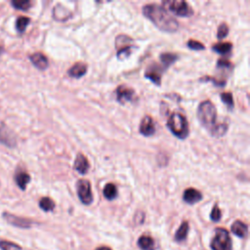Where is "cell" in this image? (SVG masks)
Returning a JSON list of instances; mask_svg holds the SVG:
<instances>
[{
  "label": "cell",
  "mask_w": 250,
  "mask_h": 250,
  "mask_svg": "<svg viewBox=\"0 0 250 250\" xmlns=\"http://www.w3.org/2000/svg\"><path fill=\"white\" fill-rule=\"evenodd\" d=\"M143 14L162 31L175 32L179 28L178 21L172 17L162 6L146 4L143 7Z\"/></svg>",
  "instance_id": "obj_1"
},
{
  "label": "cell",
  "mask_w": 250,
  "mask_h": 250,
  "mask_svg": "<svg viewBox=\"0 0 250 250\" xmlns=\"http://www.w3.org/2000/svg\"><path fill=\"white\" fill-rule=\"evenodd\" d=\"M197 116L200 123L211 131L216 126L217 119V109L213 103L210 101L202 102L197 109Z\"/></svg>",
  "instance_id": "obj_2"
},
{
  "label": "cell",
  "mask_w": 250,
  "mask_h": 250,
  "mask_svg": "<svg viewBox=\"0 0 250 250\" xmlns=\"http://www.w3.org/2000/svg\"><path fill=\"white\" fill-rule=\"evenodd\" d=\"M167 127L179 139H186L188 135V124L184 115L179 112H173L168 120Z\"/></svg>",
  "instance_id": "obj_3"
},
{
  "label": "cell",
  "mask_w": 250,
  "mask_h": 250,
  "mask_svg": "<svg viewBox=\"0 0 250 250\" xmlns=\"http://www.w3.org/2000/svg\"><path fill=\"white\" fill-rule=\"evenodd\" d=\"M210 247L212 250H232V241L229 231L223 228L216 229Z\"/></svg>",
  "instance_id": "obj_4"
},
{
  "label": "cell",
  "mask_w": 250,
  "mask_h": 250,
  "mask_svg": "<svg viewBox=\"0 0 250 250\" xmlns=\"http://www.w3.org/2000/svg\"><path fill=\"white\" fill-rule=\"evenodd\" d=\"M77 195L80 201L85 205H90L93 202V193L91 189V184L88 180L80 179L76 183Z\"/></svg>",
  "instance_id": "obj_5"
},
{
  "label": "cell",
  "mask_w": 250,
  "mask_h": 250,
  "mask_svg": "<svg viewBox=\"0 0 250 250\" xmlns=\"http://www.w3.org/2000/svg\"><path fill=\"white\" fill-rule=\"evenodd\" d=\"M163 5L166 6L173 14L180 17H188L192 14L190 6L183 0H174L163 2Z\"/></svg>",
  "instance_id": "obj_6"
},
{
  "label": "cell",
  "mask_w": 250,
  "mask_h": 250,
  "mask_svg": "<svg viewBox=\"0 0 250 250\" xmlns=\"http://www.w3.org/2000/svg\"><path fill=\"white\" fill-rule=\"evenodd\" d=\"M4 220L14 226V227H17V228H21V229H28V228H31L34 224L33 221L29 220V219H26V218H22V217H19V216H16L14 214H11V213H8V212H4L2 214Z\"/></svg>",
  "instance_id": "obj_7"
},
{
  "label": "cell",
  "mask_w": 250,
  "mask_h": 250,
  "mask_svg": "<svg viewBox=\"0 0 250 250\" xmlns=\"http://www.w3.org/2000/svg\"><path fill=\"white\" fill-rule=\"evenodd\" d=\"M140 133L143 136L149 137L155 133V126L152 118L150 116H145L140 124Z\"/></svg>",
  "instance_id": "obj_8"
},
{
  "label": "cell",
  "mask_w": 250,
  "mask_h": 250,
  "mask_svg": "<svg viewBox=\"0 0 250 250\" xmlns=\"http://www.w3.org/2000/svg\"><path fill=\"white\" fill-rule=\"evenodd\" d=\"M135 96L134 90L124 86L120 85L116 89V99L119 103H124V102H130L133 101V98Z\"/></svg>",
  "instance_id": "obj_9"
},
{
  "label": "cell",
  "mask_w": 250,
  "mask_h": 250,
  "mask_svg": "<svg viewBox=\"0 0 250 250\" xmlns=\"http://www.w3.org/2000/svg\"><path fill=\"white\" fill-rule=\"evenodd\" d=\"M161 68L157 65V64H152L149 65L145 73V76L151 80L154 84L156 85H160L161 83Z\"/></svg>",
  "instance_id": "obj_10"
},
{
  "label": "cell",
  "mask_w": 250,
  "mask_h": 250,
  "mask_svg": "<svg viewBox=\"0 0 250 250\" xmlns=\"http://www.w3.org/2000/svg\"><path fill=\"white\" fill-rule=\"evenodd\" d=\"M29 60L31 61L32 64L36 68H38L40 70H45L48 67V65H49L48 59L42 53H34V54H32L29 57Z\"/></svg>",
  "instance_id": "obj_11"
},
{
  "label": "cell",
  "mask_w": 250,
  "mask_h": 250,
  "mask_svg": "<svg viewBox=\"0 0 250 250\" xmlns=\"http://www.w3.org/2000/svg\"><path fill=\"white\" fill-rule=\"evenodd\" d=\"M183 199H184L185 202H187L188 204H194V203H196V202H198L202 199V194L197 189L192 188H188L184 191Z\"/></svg>",
  "instance_id": "obj_12"
},
{
  "label": "cell",
  "mask_w": 250,
  "mask_h": 250,
  "mask_svg": "<svg viewBox=\"0 0 250 250\" xmlns=\"http://www.w3.org/2000/svg\"><path fill=\"white\" fill-rule=\"evenodd\" d=\"M230 230L239 238H245L248 235V226L239 220H236L232 223Z\"/></svg>",
  "instance_id": "obj_13"
},
{
  "label": "cell",
  "mask_w": 250,
  "mask_h": 250,
  "mask_svg": "<svg viewBox=\"0 0 250 250\" xmlns=\"http://www.w3.org/2000/svg\"><path fill=\"white\" fill-rule=\"evenodd\" d=\"M0 143L6 145L8 146H13L16 144V140H15L13 134L2 123H0Z\"/></svg>",
  "instance_id": "obj_14"
},
{
  "label": "cell",
  "mask_w": 250,
  "mask_h": 250,
  "mask_svg": "<svg viewBox=\"0 0 250 250\" xmlns=\"http://www.w3.org/2000/svg\"><path fill=\"white\" fill-rule=\"evenodd\" d=\"M74 169L79 174H86L89 170V162L86 156H84L82 153H78L75 161H74Z\"/></svg>",
  "instance_id": "obj_15"
},
{
  "label": "cell",
  "mask_w": 250,
  "mask_h": 250,
  "mask_svg": "<svg viewBox=\"0 0 250 250\" xmlns=\"http://www.w3.org/2000/svg\"><path fill=\"white\" fill-rule=\"evenodd\" d=\"M87 71V65L82 62H78L76 63H74L67 71L68 75H70L71 77H75V78H79L81 76H83Z\"/></svg>",
  "instance_id": "obj_16"
},
{
  "label": "cell",
  "mask_w": 250,
  "mask_h": 250,
  "mask_svg": "<svg viewBox=\"0 0 250 250\" xmlns=\"http://www.w3.org/2000/svg\"><path fill=\"white\" fill-rule=\"evenodd\" d=\"M137 244L142 250H155V242L153 238L149 235L145 234L140 236Z\"/></svg>",
  "instance_id": "obj_17"
},
{
  "label": "cell",
  "mask_w": 250,
  "mask_h": 250,
  "mask_svg": "<svg viewBox=\"0 0 250 250\" xmlns=\"http://www.w3.org/2000/svg\"><path fill=\"white\" fill-rule=\"evenodd\" d=\"M15 181H16V184L18 185V187L24 190L27 184L30 182V176L28 173L24 172V171H18L15 175Z\"/></svg>",
  "instance_id": "obj_18"
},
{
  "label": "cell",
  "mask_w": 250,
  "mask_h": 250,
  "mask_svg": "<svg viewBox=\"0 0 250 250\" xmlns=\"http://www.w3.org/2000/svg\"><path fill=\"white\" fill-rule=\"evenodd\" d=\"M188 229H189L188 222L184 221L181 224V226L179 227V229H177L176 233H175V240L178 241V242L186 240V238L188 236Z\"/></svg>",
  "instance_id": "obj_19"
},
{
  "label": "cell",
  "mask_w": 250,
  "mask_h": 250,
  "mask_svg": "<svg viewBox=\"0 0 250 250\" xmlns=\"http://www.w3.org/2000/svg\"><path fill=\"white\" fill-rule=\"evenodd\" d=\"M131 43H132V39L130 37H128L126 35H119L116 37L115 46H116L117 51H119V50H122V49L132 46Z\"/></svg>",
  "instance_id": "obj_20"
},
{
  "label": "cell",
  "mask_w": 250,
  "mask_h": 250,
  "mask_svg": "<svg viewBox=\"0 0 250 250\" xmlns=\"http://www.w3.org/2000/svg\"><path fill=\"white\" fill-rule=\"evenodd\" d=\"M104 195L108 200H113L117 196V189L114 184L108 183L104 188Z\"/></svg>",
  "instance_id": "obj_21"
},
{
  "label": "cell",
  "mask_w": 250,
  "mask_h": 250,
  "mask_svg": "<svg viewBox=\"0 0 250 250\" xmlns=\"http://www.w3.org/2000/svg\"><path fill=\"white\" fill-rule=\"evenodd\" d=\"M39 207L45 212H50L54 210L55 202L50 197H42L39 201Z\"/></svg>",
  "instance_id": "obj_22"
},
{
  "label": "cell",
  "mask_w": 250,
  "mask_h": 250,
  "mask_svg": "<svg viewBox=\"0 0 250 250\" xmlns=\"http://www.w3.org/2000/svg\"><path fill=\"white\" fill-rule=\"evenodd\" d=\"M231 43L229 42H222V43H217L213 46V50L219 54L225 55L228 54L231 50Z\"/></svg>",
  "instance_id": "obj_23"
},
{
  "label": "cell",
  "mask_w": 250,
  "mask_h": 250,
  "mask_svg": "<svg viewBox=\"0 0 250 250\" xmlns=\"http://www.w3.org/2000/svg\"><path fill=\"white\" fill-rule=\"evenodd\" d=\"M177 59L178 57L171 53H164L160 55V61L164 65V67H168L169 65H171Z\"/></svg>",
  "instance_id": "obj_24"
},
{
  "label": "cell",
  "mask_w": 250,
  "mask_h": 250,
  "mask_svg": "<svg viewBox=\"0 0 250 250\" xmlns=\"http://www.w3.org/2000/svg\"><path fill=\"white\" fill-rule=\"evenodd\" d=\"M29 21H30V19L27 18V17H23V16L19 17L17 19V21H16V28H17V30L19 32H21V33L23 32L25 30L26 26L28 25Z\"/></svg>",
  "instance_id": "obj_25"
},
{
  "label": "cell",
  "mask_w": 250,
  "mask_h": 250,
  "mask_svg": "<svg viewBox=\"0 0 250 250\" xmlns=\"http://www.w3.org/2000/svg\"><path fill=\"white\" fill-rule=\"evenodd\" d=\"M11 4L14 6V8L21 11H26L30 8L32 5V2L28 0H14L11 2Z\"/></svg>",
  "instance_id": "obj_26"
},
{
  "label": "cell",
  "mask_w": 250,
  "mask_h": 250,
  "mask_svg": "<svg viewBox=\"0 0 250 250\" xmlns=\"http://www.w3.org/2000/svg\"><path fill=\"white\" fill-rule=\"evenodd\" d=\"M0 249L1 250H21V247L9 240H0Z\"/></svg>",
  "instance_id": "obj_27"
},
{
  "label": "cell",
  "mask_w": 250,
  "mask_h": 250,
  "mask_svg": "<svg viewBox=\"0 0 250 250\" xmlns=\"http://www.w3.org/2000/svg\"><path fill=\"white\" fill-rule=\"evenodd\" d=\"M227 130H228V125L227 124H219V125H216L210 131V133L215 137H221L227 132Z\"/></svg>",
  "instance_id": "obj_28"
},
{
  "label": "cell",
  "mask_w": 250,
  "mask_h": 250,
  "mask_svg": "<svg viewBox=\"0 0 250 250\" xmlns=\"http://www.w3.org/2000/svg\"><path fill=\"white\" fill-rule=\"evenodd\" d=\"M221 99H222V101H223V103L225 104H227L229 108H232L233 107V98H232V95H231V93H229V92H228V93H223L222 95H221Z\"/></svg>",
  "instance_id": "obj_29"
},
{
  "label": "cell",
  "mask_w": 250,
  "mask_h": 250,
  "mask_svg": "<svg viewBox=\"0 0 250 250\" xmlns=\"http://www.w3.org/2000/svg\"><path fill=\"white\" fill-rule=\"evenodd\" d=\"M222 218V212L220 210V208L218 207V205H214L212 211H211V214H210V219L213 221V222H219Z\"/></svg>",
  "instance_id": "obj_30"
},
{
  "label": "cell",
  "mask_w": 250,
  "mask_h": 250,
  "mask_svg": "<svg viewBox=\"0 0 250 250\" xmlns=\"http://www.w3.org/2000/svg\"><path fill=\"white\" fill-rule=\"evenodd\" d=\"M229 33V27L226 23H222L219 27H218V31H217V37L218 39H223L225 38Z\"/></svg>",
  "instance_id": "obj_31"
},
{
  "label": "cell",
  "mask_w": 250,
  "mask_h": 250,
  "mask_svg": "<svg viewBox=\"0 0 250 250\" xmlns=\"http://www.w3.org/2000/svg\"><path fill=\"white\" fill-rule=\"evenodd\" d=\"M188 47L189 48V49H191V50H196V51H198V50H204V45L202 44V43H200L199 41H196V40H192V39H190V40H188Z\"/></svg>",
  "instance_id": "obj_32"
},
{
  "label": "cell",
  "mask_w": 250,
  "mask_h": 250,
  "mask_svg": "<svg viewBox=\"0 0 250 250\" xmlns=\"http://www.w3.org/2000/svg\"><path fill=\"white\" fill-rule=\"evenodd\" d=\"M217 65H218V67H229L230 65V63L226 59H221V60H218Z\"/></svg>",
  "instance_id": "obj_33"
},
{
  "label": "cell",
  "mask_w": 250,
  "mask_h": 250,
  "mask_svg": "<svg viewBox=\"0 0 250 250\" xmlns=\"http://www.w3.org/2000/svg\"><path fill=\"white\" fill-rule=\"evenodd\" d=\"M96 250H112V249L110 247H108V246H100Z\"/></svg>",
  "instance_id": "obj_34"
},
{
  "label": "cell",
  "mask_w": 250,
  "mask_h": 250,
  "mask_svg": "<svg viewBox=\"0 0 250 250\" xmlns=\"http://www.w3.org/2000/svg\"><path fill=\"white\" fill-rule=\"evenodd\" d=\"M3 52H4V48H3V47L0 45V55H1Z\"/></svg>",
  "instance_id": "obj_35"
}]
</instances>
